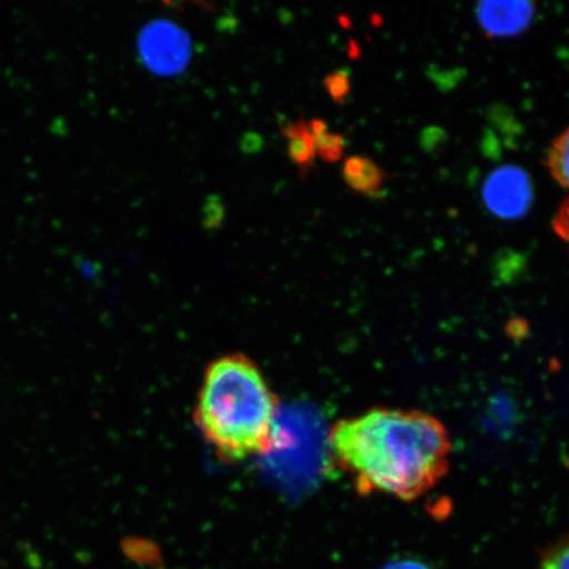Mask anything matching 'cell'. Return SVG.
<instances>
[{
  "instance_id": "5bb4252c",
  "label": "cell",
  "mask_w": 569,
  "mask_h": 569,
  "mask_svg": "<svg viewBox=\"0 0 569 569\" xmlns=\"http://www.w3.org/2000/svg\"><path fill=\"white\" fill-rule=\"evenodd\" d=\"M380 569H438L427 561L417 558H396L388 561Z\"/></svg>"
},
{
  "instance_id": "7a4b0ae2",
  "label": "cell",
  "mask_w": 569,
  "mask_h": 569,
  "mask_svg": "<svg viewBox=\"0 0 569 569\" xmlns=\"http://www.w3.org/2000/svg\"><path fill=\"white\" fill-rule=\"evenodd\" d=\"M194 419L219 459L243 461L273 450L279 400L252 359L224 355L206 369Z\"/></svg>"
},
{
  "instance_id": "4fadbf2b",
  "label": "cell",
  "mask_w": 569,
  "mask_h": 569,
  "mask_svg": "<svg viewBox=\"0 0 569 569\" xmlns=\"http://www.w3.org/2000/svg\"><path fill=\"white\" fill-rule=\"evenodd\" d=\"M266 140L260 133L248 131L240 138L239 148L241 153L247 156L258 154L264 149Z\"/></svg>"
},
{
  "instance_id": "8fae6325",
  "label": "cell",
  "mask_w": 569,
  "mask_h": 569,
  "mask_svg": "<svg viewBox=\"0 0 569 569\" xmlns=\"http://www.w3.org/2000/svg\"><path fill=\"white\" fill-rule=\"evenodd\" d=\"M227 209L222 198L209 194L202 206V227L204 231L218 232L223 229Z\"/></svg>"
},
{
  "instance_id": "6da1fadb",
  "label": "cell",
  "mask_w": 569,
  "mask_h": 569,
  "mask_svg": "<svg viewBox=\"0 0 569 569\" xmlns=\"http://www.w3.org/2000/svg\"><path fill=\"white\" fill-rule=\"evenodd\" d=\"M330 457L361 496L418 500L450 471V432L419 410L376 408L339 421Z\"/></svg>"
},
{
  "instance_id": "7c38bea8",
  "label": "cell",
  "mask_w": 569,
  "mask_h": 569,
  "mask_svg": "<svg viewBox=\"0 0 569 569\" xmlns=\"http://www.w3.org/2000/svg\"><path fill=\"white\" fill-rule=\"evenodd\" d=\"M323 87L333 102L345 104L351 94V73L348 69L332 71L323 78Z\"/></svg>"
},
{
  "instance_id": "9a60e30c",
  "label": "cell",
  "mask_w": 569,
  "mask_h": 569,
  "mask_svg": "<svg viewBox=\"0 0 569 569\" xmlns=\"http://www.w3.org/2000/svg\"><path fill=\"white\" fill-rule=\"evenodd\" d=\"M552 226L555 232L569 243V213L565 209H559L557 217L553 219Z\"/></svg>"
},
{
  "instance_id": "52a82bcc",
  "label": "cell",
  "mask_w": 569,
  "mask_h": 569,
  "mask_svg": "<svg viewBox=\"0 0 569 569\" xmlns=\"http://www.w3.org/2000/svg\"><path fill=\"white\" fill-rule=\"evenodd\" d=\"M341 174L348 188L366 197L379 194L386 182L382 169L365 156H351L346 159Z\"/></svg>"
},
{
  "instance_id": "5b68a950",
  "label": "cell",
  "mask_w": 569,
  "mask_h": 569,
  "mask_svg": "<svg viewBox=\"0 0 569 569\" xmlns=\"http://www.w3.org/2000/svg\"><path fill=\"white\" fill-rule=\"evenodd\" d=\"M476 17L489 38H508L528 30L536 4L530 2H482L476 9Z\"/></svg>"
},
{
  "instance_id": "8992f818",
  "label": "cell",
  "mask_w": 569,
  "mask_h": 569,
  "mask_svg": "<svg viewBox=\"0 0 569 569\" xmlns=\"http://www.w3.org/2000/svg\"><path fill=\"white\" fill-rule=\"evenodd\" d=\"M279 127L284 140H287V154L291 163L297 168L302 181L308 178L317 159L316 142L312 138L309 122L303 118L291 122L279 113Z\"/></svg>"
},
{
  "instance_id": "30bf717a",
  "label": "cell",
  "mask_w": 569,
  "mask_h": 569,
  "mask_svg": "<svg viewBox=\"0 0 569 569\" xmlns=\"http://www.w3.org/2000/svg\"><path fill=\"white\" fill-rule=\"evenodd\" d=\"M537 569H569V537L547 546L540 552Z\"/></svg>"
},
{
  "instance_id": "ba28073f",
  "label": "cell",
  "mask_w": 569,
  "mask_h": 569,
  "mask_svg": "<svg viewBox=\"0 0 569 569\" xmlns=\"http://www.w3.org/2000/svg\"><path fill=\"white\" fill-rule=\"evenodd\" d=\"M309 128L315 138L317 156L327 163H336L343 158L347 140L343 134L330 131L329 124L323 119L315 118L309 122Z\"/></svg>"
},
{
  "instance_id": "277c9868",
  "label": "cell",
  "mask_w": 569,
  "mask_h": 569,
  "mask_svg": "<svg viewBox=\"0 0 569 569\" xmlns=\"http://www.w3.org/2000/svg\"><path fill=\"white\" fill-rule=\"evenodd\" d=\"M141 52L158 73H177L189 60L188 38L170 23H154L141 36Z\"/></svg>"
},
{
  "instance_id": "9c48e42d",
  "label": "cell",
  "mask_w": 569,
  "mask_h": 569,
  "mask_svg": "<svg viewBox=\"0 0 569 569\" xmlns=\"http://www.w3.org/2000/svg\"><path fill=\"white\" fill-rule=\"evenodd\" d=\"M547 167L555 181L569 190V128L553 141L547 156Z\"/></svg>"
},
{
  "instance_id": "3957f363",
  "label": "cell",
  "mask_w": 569,
  "mask_h": 569,
  "mask_svg": "<svg viewBox=\"0 0 569 569\" xmlns=\"http://www.w3.org/2000/svg\"><path fill=\"white\" fill-rule=\"evenodd\" d=\"M482 194L490 212L509 220L526 216L533 201L529 174L515 166L501 167L490 173L483 184Z\"/></svg>"
}]
</instances>
